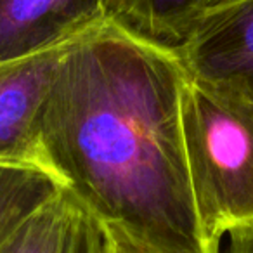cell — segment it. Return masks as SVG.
I'll return each instance as SVG.
<instances>
[{
	"instance_id": "cell-1",
	"label": "cell",
	"mask_w": 253,
	"mask_h": 253,
	"mask_svg": "<svg viewBox=\"0 0 253 253\" xmlns=\"http://www.w3.org/2000/svg\"><path fill=\"white\" fill-rule=\"evenodd\" d=\"M184 82L173 47L111 18L63 52L40 120L49 172L151 253H213L191 191Z\"/></svg>"
},
{
	"instance_id": "cell-2",
	"label": "cell",
	"mask_w": 253,
	"mask_h": 253,
	"mask_svg": "<svg viewBox=\"0 0 253 253\" xmlns=\"http://www.w3.org/2000/svg\"><path fill=\"white\" fill-rule=\"evenodd\" d=\"M182 132L198 220L208 246L253 225V104L187 77Z\"/></svg>"
},
{
	"instance_id": "cell-3",
	"label": "cell",
	"mask_w": 253,
	"mask_h": 253,
	"mask_svg": "<svg viewBox=\"0 0 253 253\" xmlns=\"http://www.w3.org/2000/svg\"><path fill=\"white\" fill-rule=\"evenodd\" d=\"M173 49L187 77L253 104V0L207 7Z\"/></svg>"
},
{
	"instance_id": "cell-4",
	"label": "cell",
	"mask_w": 253,
	"mask_h": 253,
	"mask_svg": "<svg viewBox=\"0 0 253 253\" xmlns=\"http://www.w3.org/2000/svg\"><path fill=\"white\" fill-rule=\"evenodd\" d=\"M108 19V0H0V64L64 49Z\"/></svg>"
},
{
	"instance_id": "cell-5",
	"label": "cell",
	"mask_w": 253,
	"mask_h": 253,
	"mask_svg": "<svg viewBox=\"0 0 253 253\" xmlns=\"http://www.w3.org/2000/svg\"><path fill=\"white\" fill-rule=\"evenodd\" d=\"M68 47L0 64V163L49 172L40 120L56 68Z\"/></svg>"
},
{
	"instance_id": "cell-6",
	"label": "cell",
	"mask_w": 253,
	"mask_h": 253,
	"mask_svg": "<svg viewBox=\"0 0 253 253\" xmlns=\"http://www.w3.org/2000/svg\"><path fill=\"white\" fill-rule=\"evenodd\" d=\"M113 19L132 32L177 47L191 25L207 9L208 0H108Z\"/></svg>"
},
{
	"instance_id": "cell-7",
	"label": "cell",
	"mask_w": 253,
	"mask_h": 253,
	"mask_svg": "<svg viewBox=\"0 0 253 253\" xmlns=\"http://www.w3.org/2000/svg\"><path fill=\"white\" fill-rule=\"evenodd\" d=\"M64 186L42 169L0 163V246Z\"/></svg>"
},
{
	"instance_id": "cell-8",
	"label": "cell",
	"mask_w": 253,
	"mask_h": 253,
	"mask_svg": "<svg viewBox=\"0 0 253 253\" xmlns=\"http://www.w3.org/2000/svg\"><path fill=\"white\" fill-rule=\"evenodd\" d=\"M82 207L63 189L0 246V253H68Z\"/></svg>"
},
{
	"instance_id": "cell-9",
	"label": "cell",
	"mask_w": 253,
	"mask_h": 253,
	"mask_svg": "<svg viewBox=\"0 0 253 253\" xmlns=\"http://www.w3.org/2000/svg\"><path fill=\"white\" fill-rule=\"evenodd\" d=\"M106 248H108L106 227L82 208L68 253H106Z\"/></svg>"
},
{
	"instance_id": "cell-10",
	"label": "cell",
	"mask_w": 253,
	"mask_h": 253,
	"mask_svg": "<svg viewBox=\"0 0 253 253\" xmlns=\"http://www.w3.org/2000/svg\"><path fill=\"white\" fill-rule=\"evenodd\" d=\"M220 253H253V225L229 232Z\"/></svg>"
},
{
	"instance_id": "cell-11",
	"label": "cell",
	"mask_w": 253,
	"mask_h": 253,
	"mask_svg": "<svg viewBox=\"0 0 253 253\" xmlns=\"http://www.w3.org/2000/svg\"><path fill=\"white\" fill-rule=\"evenodd\" d=\"M106 234H108V248H106V253H151L144 246H141L139 243H135L134 239H130L128 236L120 231L106 227Z\"/></svg>"
},
{
	"instance_id": "cell-12",
	"label": "cell",
	"mask_w": 253,
	"mask_h": 253,
	"mask_svg": "<svg viewBox=\"0 0 253 253\" xmlns=\"http://www.w3.org/2000/svg\"><path fill=\"white\" fill-rule=\"evenodd\" d=\"M220 2H225V0H208L207 7H210V5H215V4H220Z\"/></svg>"
}]
</instances>
